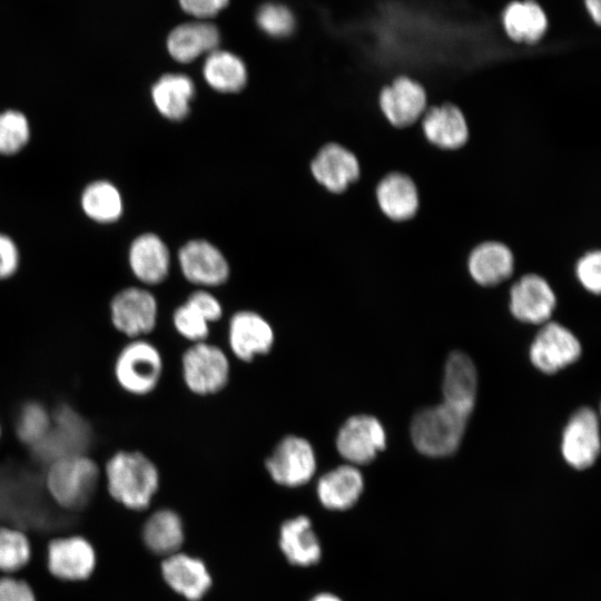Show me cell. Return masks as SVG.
<instances>
[{
	"label": "cell",
	"instance_id": "cell-20",
	"mask_svg": "<svg viewBox=\"0 0 601 601\" xmlns=\"http://www.w3.org/2000/svg\"><path fill=\"white\" fill-rule=\"evenodd\" d=\"M375 200L381 213L394 223L414 218L420 209V193L407 174L392 171L380 179Z\"/></svg>",
	"mask_w": 601,
	"mask_h": 601
},
{
	"label": "cell",
	"instance_id": "cell-43",
	"mask_svg": "<svg viewBox=\"0 0 601 601\" xmlns=\"http://www.w3.org/2000/svg\"><path fill=\"white\" fill-rule=\"evenodd\" d=\"M311 601H342V600L332 593H319L315 595Z\"/></svg>",
	"mask_w": 601,
	"mask_h": 601
},
{
	"label": "cell",
	"instance_id": "cell-34",
	"mask_svg": "<svg viewBox=\"0 0 601 601\" xmlns=\"http://www.w3.org/2000/svg\"><path fill=\"white\" fill-rule=\"evenodd\" d=\"M30 555L29 540L21 530L0 526V570L18 571L29 562Z\"/></svg>",
	"mask_w": 601,
	"mask_h": 601
},
{
	"label": "cell",
	"instance_id": "cell-37",
	"mask_svg": "<svg viewBox=\"0 0 601 601\" xmlns=\"http://www.w3.org/2000/svg\"><path fill=\"white\" fill-rule=\"evenodd\" d=\"M575 276L590 293L599 294L601 289V252L599 249L584 253L575 263Z\"/></svg>",
	"mask_w": 601,
	"mask_h": 601
},
{
	"label": "cell",
	"instance_id": "cell-9",
	"mask_svg": "<svg viewBox=\"0 0 601 601\" xmlns=\"http://www.w3.org/2000/svg\"><path fill=\"white\" fill-rule=\"evenodd\" d=\"M177 263L184 278L204 289L224 285L230 276L227 257L208 239L185 242L177 252Z\"/></svg>",
	"mask_w": 601,
	"mask_h": 601
},
{
	"label": "cell",
	"instance_id": "cell-38",
	"mask_svg": "<svg viewBox=\"0 0 601 601\" xmlns=\"http://www.w3.org/2000/svg\"><path fill=\"white\" fill-rule=\"evenodd\" d=\"M193 305L210 324L223 317V305L219 299L209 290L198 288L189 294L186 299Z\"/></svg>",
	"mask_w": 601,
	"mask_h": 601
},
{
	"label": "cell",
	"instance_id": "cell-19",
	"mask_svg": "<svg viewBox=\"0 0 601 601\" xmlns=\"http://www.w3.org/2000/svg\"><path fill=\"white\" fill-rule=\"evenodd\" d=\"M421 126L424 138L442 150H457L466 145L470 137L465 115L451 102L427 108L421 118Z\"/></svg>",
	"mask_w": 601,
	"mask_h": 601
},
{
	"label": "cell",
	"instance_id": "cell-4",
	"mask_svg": "<svg viewBox=\"0 0 601 601\" xmlns=\"http://www.w3.org/2000/svg\"><path fill=\"white\" fill-rule=\"evenodd\" d=\"M164 372L162 356L146 338L129 339L117 353L112 373L127 394L146 396L158 386Z\"/></svg>",
	"mask_w": 601,
	"mask_h": 601
},
{
	"label": "cell",
	"instance_id": "cell-32",
	"mask_svg": "<svg viewBox=\"0 0 601 601\" xmlns=\"http://www.w3.org/2000/svg\"><path fill=\"white\" fill-rule=\"evenodd\" d=\"M52 415L38 401L23 403L14 417V433L23 445L31 450L40 444L51 427Z\"/></svg>",
	"mask_w": 601,
	"mask_h": 601
},
{
	"label": "cell",
	"instance_id": "cell-13",
	"mask_svg": "<svg viewBox=\"0 0 601 601\" xmlns=\"http://www.w3.org/2000/svg\"><path fill=\"white\" fill-rule=\"evenodd\" d=\"M581 355L575 335L558 323H544L530 347L532 364L545 374H553L574 363Z\"/></svg>",
	"mask_w": 601,
	"mask_h": 601
},
{
	"label": "cell",
	"instance_id": "cell-16",
	"mask_svg": "<svg viewBox=\"0 0 601 601\" xmlns=\"http://www.w3.org/2000/svg\"><path fill=\"white\" fill-rule=\"evenodd\" d=\"M556 305L555 294L542 276L525 274L510 289V311L523 323L544 324Z\"/></svg>",
	"mask_w": 601,
	"mask_h": 601
},
{
	"label": "cell",
	"instance_id": "cell-25",
	"mask_svg": "<svg viewBox=\"0 0 601 601\" xmlns=\"http://www.w3.org/2000/svg\"><path fill=\"white\" fill-rule=\"evenodd\" d=\"M363 489L364 479L361 471L357 466L346 463L324 473L317 481L316 492L324 508L343 511L358 501Z\"/></svg>",
	"mask_w": 601,
	"mask_h": 601
},
{
	"label": "cell",
	"instance_id": "cell-41",
	"mask_svg": "<svg viewBox=\"0 0 601 601\" xmlns=\"http://www.w3.org/2000/svg\"><path fill=\"white\" fill-rule=\"evenodd\" d=\"M227 3L228 0H179L181 9L199 20L217 14Z\"/></svg>",
	"mask_w": 601,
	"mask_h": 601
},
{
	"label": "cell",
	"instance_id": "cell-35",
	"mask_svg": "<svg viewBox=\"0 0 601 601\" xmlns=\"http://www.w3.org/2000/svg\"><path fill=\"white\" fill-rule=\"evenodd\" d=\"M256 22L260 30L272 38H286L296 27L292 10L278 2H267L260 6L256 14Z\"/></svg>",
	"mask_w": 601,
	"mask_h": 601
},
{
	"label": "cell",
	"instance_id": "cell-1",
	"mask_svg": "<svg viewBox=\"0 0 601 601\" xmlns=\"http://www.w3.org/2000/svg\"><path fill=\"white\" fill-rule=\"evenodd\" d=\"M104 475L109 495L134 511L148 508L159 487L158 467L136 450L112 453L105 463Z\"/></svg>",
	"mask_w": 601,
	"mask_h": 601
},
{
	"label": "cell",
	"instance_id": "cell-36",
	"mask_svg": "<svg viewBox=\"0 0 601 601\" xmlns=\"http://www.w3.org/2000/svg\"><path fill=\"white\" fill-rule=\"evenodd\" d=\"M173 325L176 332L191 343L204 342L209 334V323L187 300L173 313Z\"/></svg>",
	"mask_w": 601,
	"mask_h": 601
},
{
	"label": "cell",
	"instance_id": "cell-17",
	"mask_svg": "<svg viewBox=\"0 0 601 601\" xmlns=\"http://www.w3.org/2000/svg\"><path fill=\"white\" fill-rule=\"evenodd\" d=\"M128 265L138 282L145 286H155L168 277L171 253L159 235L146 231L137 235L130 243Z\"/></svg>",
	"mask_w": 601,
	"mask_h": 601
},
{
	"label": "cell",
	"instance_id": "cell-42",
	"mask_svg": "<svg viewBox=\"0 0 601 601\" xmlns=\"http://www.w3.org/2000/svg\"><path fill=\"white\" fill-rule=\"evenodd\" d=\"M582 6L589 19L601 28V0H582Z\"/></svg>",
	"mask_w": 601,
	"mask_h": 601
},
{
	"label": "cell",
	"instance_id": "cell-29",
	"mask_svg": "<svg viewBox=\"0 0 601 601\" xmlns=\"http://www.w3.org/2000/svg\"><path fill=\"white\" fill-rule=\"evenodd\" d=\"M477 375L472 359L462 352H453L445 364L443 378L444 401L473 411Z\"/></svg>",
	"mask_w": 601,
	"mask_h": 601
},
{
	"label": "cell",
	"instance_id": "cell-39",
	"mask_svg": "<svg viewBox=\"0 0 601 601\" xmlns=\"http://www.w3.org/2000/svg\"><path fill=\"white\" fill-rule=\"evenodd\" d=\"M20 252L16 242L0 231V282L12 278L20 266Z\"/></svg>",
	"mask_w": 601,
	"mask_h": 601
},
{
	"label": "cell",
	"instance_id": "cell-40",
	"mask_svg": "<svg viewBox=\"0 0 601 601\" xmlns=\"http://www.w3.org/2000/svg\"><path fill=\"white\" fill-rule=\"evenodd\" d=\"M0 601H36V598L27 582L14 578H1Z\"/></svg>",
	"mask_w": 601,
	"mask_h": 601
},
{
	"label": "cell",
	"instance_id": "cell-7",
	"mask_svg": "<svg viewBox=\"0 0 601 601\" xmlns=\"http://www.w3.org/2000/svg\"><path fill=\"white\" fill-rule=\"evenodd\" d=\"M270 479L282 486L298 487L308 483L317 469V456L312 443L299 435L282 437L265 460Z\"/></svg>",
	"mask_w": 601,
	"mask_h": 601
},
{
	"label": "cell",
	"instance_id": "cell-31",
	"mask_svg": "<svg viewBox=\"0 0 601 601\" xmlns=\"http://www.w3.org/2000/svg\"><path fill=\"white\" fill-rule=\"evenodd\" d=\"M142 539L154 553L164 555L176 553L184 541L181 519L173 510L156 511L144 525Z\"/></svg>",
	"mask_w": 601,
	"mask_h": 601
},
{
	"label": "cell",
	"instance_id": "cell-10",
	"mask_svg": "<svg viewBox=\"0 0 601 601\" xmlns=\"http://www.w3.org/2000/svg\"><path fill=\"white\" fill-rule=\"evenodd\" d=\"M335 446L348 464H368L385 449L386 433L376 417L356 414L349 416L338 428Z\"/></svg>",
	"mask_w": 601,
	"mask_h": 601
},
{
	"label": "cell",
	"instance_id": "cell-12",
	"mask_svg": "<svg viewBox=\"0 0 601 601\" xmlns=\"http://www.w3.org/2000/svg\"><path fill=\"white\" fill-rule=\"evenodd\" d=\"M314 180L331 194H343L361 177L357 156L338 142L323 145L309 162Z\"/></svg>",
	"mask_w": 601,
	"mask_h": 601
},
{
	"label": "cell",
	"instance_id": "cell-3",
	"mask_svg": "<svg viewBox=\"0 0 601 601\" xmlns=\"http://www.w3.org/2000/svg\"><path fill=\"white\" fill-rule=\"evenodd\" d=\"M471 413V410L447 401L421 410L411 424L414 446L426 456L451 455L462 441Z\"/></svg>",
	"mask_w": 601,
	"mask_h": 601
},
{
	"label": "cell",
	"instance_id": "cell-14",
	"mask_svg": "<svg viewBox=\"0 0 601 601\" xmlns=\"http://www.w3.org/2000/svg\"><path fill=\"white\" fill-rule=\"evenodd\" d=\"M275 333L270 323L259 313L242 309L228 323V344L235 357L252 362L273 348Z\"/></svg>",
	"mask_w": 601,
	"mask_h": 601
},
{
	"label": "cell",
	"instance_id": "cell-33",
	"mask_svg": "<svg viewBox=\"0 0 601 601\" xmlns=\"http://www.w3.org/2000/svg\"><path fill=\"white\" fill-rule=\"evenodd\" d=\"M31 127L27 116L16 109L0 112V155L19 154L29 142Z\"/></svg>",
	"mask_w": 601,
	"mask_h": 601
},
{
	"label": "cell",
	"instance_id": "cell-24",
	"mask_svg": "<svg viewBox=\"0 0 601 601\" xmlns=\"http://www.w3.org/2000/svg\"><path fill=\"white\" fill-rule=\"evenodd\" d=\"M218 29L204 20L190 21L174 28L167 37V51L179 63H190L217 49Z\"/></svg>",
	"mask_w": 601,
	"mask_h": 601
},
{
	"label": "cell",
	"instance_id": "cell-2",
	"mask_svg": "<svg viewBox=\"0 0 601 601\" xmlns=\"http://www.w3.org/2000/svg\"><path fill=\"white\" fill-rule=\"evenodd\" d=\"M99 479L97 462L85 453H73L49 462L43 483L53 503L73 512L90 503Z\"/></svg>",
	"mask_w": 601,
	"mask_h": 601
},
{
	"label": "cell",
	"instance_id": "cell-22",
	"mask_svg": "<svg viewBox=\"0 0 601 601\" xmlns=\"http://www.w3.org/2000/svg\"><path fill=\"white\" fill-rule=\"evenodd\" d=\"M514 264L511 248L499 240L477 244L467 257L470 276L484 287L496 286L509 279L513 274Z\"/></svg>",
	"mask_w": 601,
	"mask_h": 601
},
{
	"label": "cell",
	"instance_id": "cell-26",
	"mask_svg": "<svg viewBox=\"0 0 601 601\" xmlns=\"http://www.w3.org/2000/svg\"><path fill=\"white\" fill-rule=\"evenodd\" d=\"M161 571L168 585L189 601L200 600L211 584L205 564L187 554L168 555L161 564Z\"/></svg>",
	"mask_w": 601,
	"mask_h": 601
},
{
	"label": "cell",
	"instance_id": "cell-30",
	"mask_svg": "<svg viewBox=\"0 0 601 601\" xmlns=\"http://www.w3.org/2000/svg\"><path fill=\"white\" fill-rule=\"evenodd\" d=\"M83 214L102 225L118 221L125 209L124 198L118 187L105 179L89 183L80 195Z\"/></svg>",
	"mask_w": 601,
	"mask_h": 601
},
{
	"label": "cell",
	"instance_id": "cell-27",
	"mask_svg": "<svg viewBox=\"0 0 601 601\" xmlns=\"http://www.w3.org/2000/svg\"><path fill=\"white\" fill-rule=\"evenodd\" d=\"M201 73L205 82L218 93H237L247 85L248 71L237 55L216 49L204 60Z\"/></svg>",
	"mask_w": 601,
	"mask_h": 601
},
{
	"label": "cell",
	"instance_id": "cell-23",
	"mask_svg": "<svg viewBox=\"0 0 601 601\" xmlns=\"http://www.w3.org/2000/svg\"><path fill=\"white\" fill-rule=\"evenodd\" d=\"M195 95V82L188 75L180 72L160 76L150 88L155 109L169 121H183L189 116Z\"/></svg>",
	"mask_w": 601,
	"mask_h": 601
},
{
	"label": "cell",
	"instance_id": "cell-44",
	"mask_svg": "<svg viewBox=\"0 0 601 601\" xmlns=\"http://www.w3.org/2000/svg\"><path fill=\"white\" fill-rule=\"evenodd\" d=\"M1 437H2V426H1V423H0V441H1Z\"/></svg>",
	"mask_w": 601,
	"mask_h": 601
},
{
	"label": "cell",
	"instance_id": "cell-6",
	"mask_svg": "<svg viewBox=\"0 0 601 601\" xmlns=\"http://www.w3.org/2000/svg\"><path fill=\"white\" fill-rule=\"evenodd\" d=\"M183 380L187 388L200 396L220 392L229 381L230 365L217 345L193 343L181 356Z\"/></svg>",
	"mask_w": 601,
	"mask_h": 601
},
{
	"label": "cell",
	"instance_id": "cell-11",
	"mask_svg": "<svg viewBox=\"0 0 601 601\" xmlns=\"http://www.w3.org/2000/svg\"><path fill=\"white\" fill-rule=\"evenodd\" d=\"M51 415V427L43 441L32 449L35 453L47 463L63 455L85 453L90 430L82 415L69 405H60Z\"/></svg>",
	"mask_w": 601,
	"mask_h": 601
},
{
	"label": "cell",
	"instance_id": "cell-18",
	"mask_svg": "<svg viewBox=\"0 0 601 601\" xmlns=\"http://www.w3.org/2000/svg\"><path fill=\"white\" fill-rule=\"evenodd\" d=\"M501 27L511 43L535 47L549 32V19L536 1L513 0L501 12Z\"/></svg>",
	"mask_w": 601,
	"mask_h": 601
},
{
	"label": "cell",
	"instance_id": "cell-8",
	"mask_svg": "<svg viewBox=\"0 0 601 601\" xmlns=\"http://www.w3.org/2000/svg\"><path fill=\"white\" fill-rule=\"evenodd\" d=\"M425 86L415 77L400 73L383 86L378 93V107L395 128L404 129L421 120L427 107Z\"/></svg>",
	"mask_w": 601,
	"mask_h": 601
},
{
	"label": "cell",
	"instance_id": "cell-21",
	"mask_svg": "<svg viewBox=\"0 0 601 601\" xmlns=\"http://www.w3.org/2000/svg\"><path fill=\"white\" fill-rule=\"evenodd\" d=\"M48 569L57 578L69 581L88 578L96 564L91 544L80 536L53 540L48 545Z\"/></svg>",
	"mask_w": 601,
	"mask_h": 601
},
{
	"label": "cell",
	"instance_id": "cell-5",
	"mask_svg": "<svg viewBox=\"0 0 601 601\" xmlns=\"http://www.w3.org/2000/svg\"><path fill=\"white\" fill-rule=\"evenodd\" d=\"M112 327L128 339L145 338L157 326L158 302L147 287L127 286L110 298L108 305Z\"/></svg>",
	"mask_w": 601,
	"mask_h": 601
},
{
	"label": "cell",
	"instance_id": "cell-15",
	"mask_svg": "<svg viewBox=\"0 0 601 601\" xmlns=\"http://www.w3.org/2000/svg\"><path fill=\"white\" fill-rule=\"evenodd\" d=\"M561 452L574 469L593 465L600 452L599 421L593 410L582 407L573 413L562 434Z\"/></svg>",
	"mask_w": 601,
	"mask_h": 601
},
{
	"label": "cell",
	"instance_id": "cell-28",
	"mask_svg": "<svg viewBox=\"0 0 601 601\" xmlns=\"http://www.w3.org/2000/svg\"><path fill=\"white\" fill-rule=\"evenodd\" d=\"M279 546L294 565L309 566L316 564L322 556L321 544L311 520L304 515L289 519L282 524Z\"/></svg>",
	"mask_w": 601,
	"mask_h": 601
}]
</instances>
